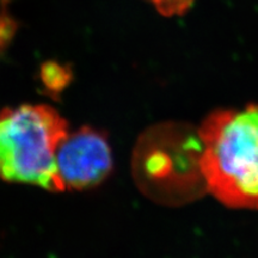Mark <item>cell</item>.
<instances>
[{
  "label": "cell",
  "mask_w": 258,
  "mask_h": 258,
  "mask_svg": "<svg viewBox=\"0 0 258 258\" xmlns=\"http://www.w3.org/2000/svg\"><path fill=\"white\" fill-rule=\"evenodd\" d=\"M161 15L180 16L184 15L191 8L195 0H148Z\"/></svg>",
  "instance_id": "obj_5"
},
{
  "label": "cell",
  "mask_w": 258,
  "mask_h": 258,
  "mask_svg": "<svg viewBox=\"0 0 258 258\" xmlns=\"http://www.w3.org/2000/svg\"><path fill=\"white\" fill-rule=\"evenodd\" d=\"M206 188L231 208H258V105L217 110L199 128Z\"/></svg>",
  "instance_id": "obj_1"
},
{
  "label": "cell",
  "mask_w": 258,
  "mask_h": 258,
  "mask_svg": "<svg viewBox=\"0 0 258 258\" xmlns=\"http://www.w3.org/2000/svg\"><path fill=\"white\" fill-rule=\"evenodd\" d=\"M43 82L48 90L53 92H59L67 85L70 79V74L62 67L54 66L49 67L46 72L43 73Z\"/></svg>",
  "instance_id": "obj_6"
},
{
  "label": "cell",
  "mask_w": 258,
  "mask_h": 258,
  "mask_svg": "<svg viewBox=\"0 0 258 258\" xmlns=\"http://www.w3.org/2000/svg\"><path fill=\"white\" fill-rule=\"evenodd\" d=\"M199 129L185 123H160L148 128L135 145L134 180L147 198L178 206L207 191L201 169Z\"/></svg>",
  "instance_id": "obj_2"
},
{
  "label": "cell",
  "mask_w": 258,
  "mask_h": 258,
  "mask_svg": "<svg viewBox=\"0 0 258 258\" xmlns=\"http://www.w3.org/2000/svg\"><path fill=\"white\" fill-rule=\"evenodd\" d=\"M69 123L47 104H23L0 112V179L63 191L56 152Z\"/></svg>",
  "instance_id": "obj_3"
},
{
  "label": "cell",
  "mask_w": 258,
  "mask_h": 258,
  "mask_svg": "<svg viewBox=\"0 0 258 258\" xmlns=\"http://www.w3.org/2000/svg\"><path fill=\"white\" fill-rule=\"evenodd\" d=\"M56 170L63 191L91 189L101 184L112 170L108 139L91 127L69 133L57 148Z\"/></svg>",
  "instance_id": "obj_4"
}]
</instances>
